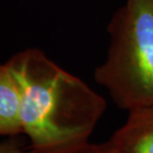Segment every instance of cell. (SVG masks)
<instances>
[{
	"label": "cell",
	"instance_id": "cell-6",
	"mask_svg": "<svg viewBox=\"0 0 153 153\" xmlns=\"http://www.w3.org/2000/svg\"><path fill=\"white\" fill-rule=\"evenodd\" d=\"M0 153H36L31 150H24L17 138H9L0 142Z\"/></svg>",
	"mask_w": 153,
	"mask_h": 153
},
{
	"label": "cell",
	"instance_id": "cell-2",
	"mask_svg": "<svg viewBox=\"0 0 153 153\" xmlns=\"http://www.w3.org/2000/svg\"><path fill=\"white\" fill-rule=\"evenodd\" d=\"M108 32V54L95 81L123 110L153 106V0H126Z\"/></svg>",
	"mask_w": 153,
	"mask_h": 153
},
{
	"label": "cell",
	"instance_id": "cell-1",
	"mask_svg": "<svg viewBox=\"0 0 153 153\" xmlns=\"http://www.w3.org/2000/svg\"><path fill=\"white\" fill-rule=\"evenodd\" d=\"M7 64L20 89L23 133L32 150L76 153L86 147L106 111L105 99L37 48Z\"/></svg>",
	"mask_w": 153,
	"mask_h": 153
},
{
	"label": "cell",
	"instance_id": "cell-5",
	"mask_svg": "<svg viewBox=\"0 0 153 153\" xmlns=\"http://www.w3.org/2000/svg\"><path fill=\"white\" fill-rule=\"evenodd\" d=\"M76 153H126L125 150L119 145L116 139L111 136V138L102 143H89L86 147Z\"/></svg>",
	"mask_w": 153,
	"mask_h": 153
},
{
	"label": "cell",
	"instance_id": "cell-3",
	"mask_svg": "<svg viewBox=\"0 0 153 153\" xmlns=\"http://www.w3.org/2000/svg\"><path fill=\"white\" fill-rule=\"evenodd\" d=\"M112 136L126 153H153V106L131 111Z\"/></svg>",
	"mask_w": 153,
	"mask_h": 153
},
{
	"label": "cell",
	"instance_id": "cell-4",
	"mask_svg": "<svg viewBox=\"0 0 153 153\" xmlns=\"http://www.w3.org/2000/svg\"><path fill=\"white\" fill-rule=\"evenodd\" d=\"M23 133L21 93L8 64L0 65V135Z\"/></svg>",
	"mask_w": 153,
	"mask_h": 153
}]
</instances>
